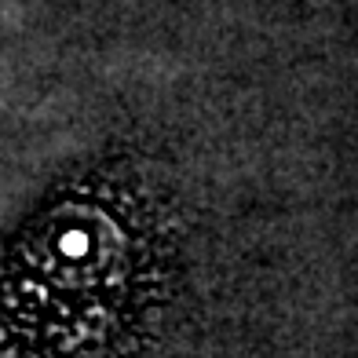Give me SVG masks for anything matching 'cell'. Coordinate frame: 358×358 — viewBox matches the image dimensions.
I'll return each instance as SVG.
<instances>
[{"instance_id": "1", "label": "cell", "mask_w": 358, "mask_h": 358, "mask_svg": "<svg viewBox=\"0 0 358 358\" xmlns=\"http://www.w3.org/2000/svg\"><path fill=\"white\" fill-rule=\"evenodd\" d=\"M165 201L124 172L48 201L0 267V358H150L179 285Z\"/></svg>"}]
</instances>
